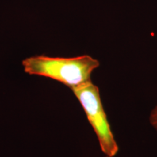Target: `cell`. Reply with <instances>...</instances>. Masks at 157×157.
<instances>
[{
    "label": "cell",
    "mask_w": 157,
    "mask_h": 157,
    "mask_svg": "<svg viewBox=\"0 0 157 157\" xmlns=\"http://www.w3.org/2000/svg\"><path fill=\"white\" fill-rule=\"evenodd\" d=\"M22 64L26 74L52 78L71 90L91 81L92 74L100 66L99 61L88 55L74 58L35 56L24 59Z\"/></svg>",
    "instance_id": "cell-1"
},
{
    "label": "cell",
    "mask_w": 157,
    "mask_h": 157,
    "mask_svg": "<svg viewBox=\"0 0 157 157\" xmlns=\"http://www.w3.org/2000/svg\"><path fill=\"white\" fill-rule=\"evenodd\" d=\"M71 90L95 131L102 152L105 156L114 157L119 151V146L104 110L99 88L89 81Z\"/></svg>",
    "instance_id": "cell-2"
},
{
    "label": "cell",
    "mask_w": 157,
    "mask_h": 157,
    "mask_svg": "<svg viewBox=\"0 0 157 157\" xmlns=\"http://www.w3.org/2000/svg\"><path fill=\"white\" fill-rule=\"evenodd\" d=\"M149 121H150V124L153 127V128L157 132V104L151 112Z\"/></svg>",
    "instance_id": "cell-3"
},
{
    "label": "cell",
    "mask_w": 157,
    "mask_h": 157,
    "mask_svg": "<svg viewBox=\"0 0 157 157\" xmlns=\"http://www.w3.org/2000/svg\"><path fill=\"white\" fill-rule=\"evenodd\" d=\"M105 157H108V156H105Z\"/></svg>",
    "instance_id": "cell-4"
}]
</instances>
